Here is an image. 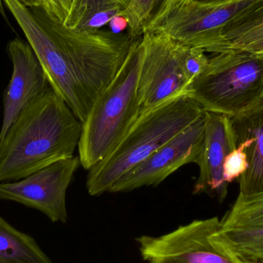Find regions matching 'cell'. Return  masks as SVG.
<instances>
[{
	"instance_id": "obj_7",
	"label": "cell",
	"mask_w": 263,
	"mask_h": 263,
	"mask_svg": "<svg viewBox=\"0 0 263 263\" xmlns=\"http://www.w3.org/2000/svg\"><path fill=\"white\" fill-rule=\"evenodd\" d=\"M142 46L137 87L139 116L187 94L189 86L179 63V43L155 31L142 35Z\"/></svg>"
},
{
	"instance_id": "obj_4",
	"label": "cell",
	"mask_w": 263,
	"mask_h": 263,
	"mask_svg": "<svg viewBox=\"0 0 263 263\" xmlns=\"http://www.w3.org/2000/svg\"><path fill=\"white\" fill-rule=\"evenodd\" d=\"M138 37L115 78L96 100L79 141L80 164L89 170L122 142L139 117L138 80L142 58Z\"/></svg>"
},
{
	"instance_id": "obj_10",
	"label": "cell",
	"mask_w": 263,
	"mask_h": 263,
	"mask_svg": "<svg viewBox=\"0 0 263 263\" xmlns=\"http://www.w3.org/2000/svg\"><path fill=\"white\" fill-rule=\"evenodd\" d=\"M207 114L164 144L145 160L125 173L109 193H128L143 186L159 185L186 164L199 160L205 134Z\"/></svg>"
},
{
	"instance_id": "obj_12",
	"label": "cell",
	"mask_w": 263,
	"mask_h": 263,
	"mask_svg": "<svg viewBox=\"0 0 263 263\" xmlns=\"http://www.w3.org/2000/svg\"><path fill=\"white\" fill-rule=\"evenodd\" d=\"M236 147L231 118L208 112L203 145L197 162L199 174L194 185V194L205 193L219 202L225 200L229 183L224 178V162Z\"/></svg>"
},
{
	"instance_id": "obj_24",
	"label": "cell",
	"mask_w": 263,
	"mask_h": 263,
	"mask_svg": "<svg viewBox=\"0 0 263 263\" xmlns=\"http://www.w3.org/2000/svg\"><path fill=\"white\" fill-rule=\"evenodd\" d=\"M236 1V0H174L171 7H170L168 14L177 6L183 4V3H189V2H197V3H205V4H226V3H231V2ZM167 15V16H168Z\"/></svg>"
},
{
	"instance_id": "obj_18",
	"label": "cell",
	"mask_w": 263,
	"mask_h": 263,
	"mask_svg": "<svg viewBox=\"0 0 263 263\" xmlns=\"http://www.w3.org/2000/svg\"><path fill=\"white\" fill-rule=\"evenodd\" d=\"M263 227V191L253 195L239 193L231 210L220 220L221 228Z\"/></svg>"
},
{
	"instance_id": "obj_2",
	"label": "cell",
	"mask_w": 263,
	"mask_h": 263,
	"mask_svg": "<svg viewBox=\"0 0 263 263\" xmlns=\"http://www.w3.org/2000/svg\"><path fill=\"white\" fill-rule=\"evenodd\" d=\"M83 124L53 90L21 112L0 139V182L20 180L73 156Z\"/></svg>"
},
{
	"instance_id": "obj_21",
	"label": "cell",
	"mask_w": 263,
	"mask_h": 263,
	"mask_svg": "<svg viewBox=\"0 0 263 263\" xmlns=\"http://www.w3.org/2000/svg\"><path fill=\"white\" fill-rule=\"evenodd\" d=\"M72 2V0H43V8L51 16L63 23L69 14Z\"/></svg>"
},
{
	"instance_id": "obj_17",
	"label": "cell",
	"mask_w": 263,
	"mask_h": 263,
	"mask_svg": "<svg viewBox=\"0 0 263 263\" xmlns=\"http://www.w3.org/2000/svg\"><path fill=\"white\" fill-rule=\"evenodd\" d=\"M0 263H54L35 239L0 216Z\"/></svg>"
},
{
	"instance_id": "obj_13",
	"label": "cell",
	"mask_w": 263,
	"mask_h": 263,
	"mask_svg": "<svg viewBox=\"0 0 263 263\" xmlns=\"http://www.w3.org/2000/svg\"><path fill=\"white\" fill-rule=\"evenodd\" d=\"M236 145L242 144L248 167L239 178V193L253 195L263 191V100L231 118Z\"/></svg>"
},
{
	"instance_id": "obj_23",
	"label": "cell",
	"mask_w": 263,
	"mask_h": 263,
	"mask_svg": "<svg viewBox=\"0 0 263 263\" xmlns=\"http://www.w3.org/2000/svg\"><path fill=\"white\" fill-rule=\"evenodd\" d=\"M129 23L125 15H117L111 20L109 23L111 32L116 34L123 33V31L128 29Z\"/></svg>"
},
{
	"instance_id": "obj_15",
	"label": "cell",
	"mask_w": 263,
	"mask_h": 263,
	"mask_svg": "<svg viewBox=\"0 0 263 263\" xmlns=\"http://www.w3.org/2000/svg\"><path fill=\"white\" fill-rule=\"evenodd\" d=\"M212 241L245 263H263V227L221 228L212 233Z\"/></svg>"
},
{
	"instance_id": "obj_16",
	"label": "cell",
	"mask_w": 263,
	"mask_h": 263,
	"mask_svg": "<svg viewBox=\"0 0 263 263\" xmlns=\"http://www.w3.org/2000/svg\"><path fill=\"white\" fill-rule=\"evenodd\" d=\"M262 35L263 0H259L224 26L221 32L219 53L239 51L244 46Z\"/></svg>"
},
{
	"instance_id": "obj_8",
	"label": "cell",
	"mask_w": 263,
	"mask_h": 263,
	"mask_svg": "<svg viewBox=\"0 0 263 263\" xmlns=\"http://www.w3.org/2000/svg\"><path fill=\"white\" fill-rule=\"evenodd\" d=\"M259 0H236L226 4L189 2L175 8L153 32H162L189 47L219 53L224 26Z\"/></svg>"
},
{
	"instance_id": "obj_6",
	"label": "cell",
	"mask_w": 263,
	"mask_h": 263,
	"mask_svg": "<svg viewBox=\"0 0 263 263\" xmlns=\"http://www.w3.org/2000/svg\"><path fill=\"white\" fill-rule=\"evenodd\" d=\"M219 226L218 217L196 219L161 236L143 235L136 241L146 263H245L212 241Z\"/></svg>"
},
{
	"instance_id": "obj_19",
	"label": "cell",
	"mask_w": 263,
	"mask_h": 263,
	"mask_svg": "<svg viewBox=\"0 0 263 263\" xmlns=\"http://www.w3.org/2000/svg\"><path fill=\"white\" fill-rule=\"evenodd\" d=\"M179 59L181 69L189 86L204 72L210 60L203 49L181 44L179 47Z\"/></svg>"
},
{
	"instance_id": "obj_1",
	"label": "cell",
	"mask_w": 263,
	"mask_h": 263,
	"mask_svg": "<svg viewBox=\"0 0 263 263\" xmlns=\"http://www.w3.org/2000/svg\"><path fill=\"white\" fill-rule=\"evenodd\" d=\"M33 49L51 88L82 123L115 78L138 37L68 29L43 7L3 0Z\"/></svg>"
},
{
	"instance_id": "obj_22",
	"label": "cell",
	"mask_w": 263,
	"mask_h": 263,
	"mask_svg": "<svg viewBox=\"0 0 263 263\" xmlns=\"http://www.w3.org/2000/svg\"><path fill=\"white\" fill-rule=\"evenodd\" d=\"M173 1L174 0H156L154 13H153L151 22H150L148 28L145 30V33L153 32L160 26L161 23L164 21V20L168 15Z\"/></svg>"
},
{
	"instance_id": "obj_25",
	"label": "cell",
	"mask_w": 263,
	"mask_h": 263,
	"mask_svg": "<svg viewBox=\"0 0 263 263\" xmlns=\"http://www.w3.org/2000/svg\"><path fill=\"white\" fill-rule=\"evenodd\" d=\"M18 2L27 7L43 8V0H18Z\"/></svg>"
},
{
	"instance_id": "obj_5",
	"label": "cell",
	"mask_w": 263,
	"mask_h": 263,
	"mask_svg": "<svg viewBox=\"0 0 263 263\" xmlns=\"http://www.w3.org/2000/svg\"><path fill=\"white\" fill-rule=\"evenodd\" d=\"M186 93L208 112L233 118L248 110L263 100V55L215 54Z\"/></svg>"
},
{
	"instance_id": "obj_9",
	"label": "cell",
	"mask_w": 263,
	"mask_h": 263,
	"mask_svg": "<svg viewBox=\"0 0 263 263\" xmlns=\"http://www.w3.org/2000/svg\"><path fill=\"white\" fill-rule=\"evenodd\" d=\"M80 165V157L73 156L20 180L0 182V200L18 202L41 212L51 222L66 223V192Z\"/></svg>"
},
{
	"instance_id": "obj_11",
	"label": "cell",
	"mask_w": 263,
	"mask_h": 263,
	"mask_svg": "<svg viewBox=\"0 0 263 263\" xmlns=\"http://www.w3.org/2000/svg\"><path fill=\"white\" fill-rule=\"evenodd\" d=\"M13 70L3 97V119L0 130L3 139L21 112L52 89L49 80L29 43L18 38L7 46Z\"/></svg>"
},
{
	"instance_id": "obj_27",
	"label": "cell",
	"mask_w": 263,
	"mask_h": 263,
	"mask_svg": "<svg viewBox=\"0 0 263 263\" xmlns=\"http://www.w3.org/2000/svg\"><path fill=\"white\" fill-rule=\"evenodd\" d=\"M123 1H124L125 3H126V4L128 5V6H129V3H130L131 0H123Z\"/></svg>"
},
{
	"instance_id": "obj_20",
	"label": "cell",
	"mask_w": 263,
	"mask_h": 263,
	"mask_svg": "<svg viewBox=\"0 0 263 263\" xmlns=\"http://www.w3.org/2000/svg\"><path fill=\"white\" fill-rule=\"evenodd\" d=\"M248 167L247 156L242 144L237 145L236 149L227 156L224 162V178L226 182L230 184L239 179Z\"/></svg>"
},
{
	"instance_id": "obj_14",
	"label": "cell",
	"mask_w": 263,
	"mask_h": 263,
	"mask_svg": "<svg viewBox=\"0 0 263 263\" xmlns=\"http://www.w3.org/2000/svg\"><path fill=\"white\" fill-rule=\"evenodd\" d=\"M127 8L123 0H72L63 25L85 33L97 32L117 15H126Z\"/></svg>"
},
{
	"instance_id": "obj_3",
	"label": "cell",
	"mask_w": 263,
	"mask_h": 263,
	"mask_svg": "<svg viewBox=\"0 0 263 263\" xmlns=\"http://www.w3.org/2000/svg\"><path fill=\"white\" fill-rule=\"evenodd\" d=\"M206 111L183 94L141 114L118 146L89 170L86 189L92 196L109 193L133 167L190 126Z\"/></svg>"
},
{
	"instance_id": "obj_26",
	"label": "cell",
	"mask_w": 263,
	"mask_h": 263,
	"mask_svg": "<svg viewBox=\"0 0 263 263\" xmlns=\"http://www.w3.org/2000/svg\"><path fill=\"white\" fill-rule=\"evenodd\" d=\"M0 14H1L2 16H3L5 20H7V18H6V11H5L4 9V3H3V0H0Z\"/></svg>"
}]
</instances>
